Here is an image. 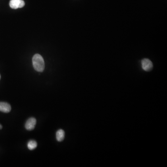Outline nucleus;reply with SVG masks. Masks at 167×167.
Here are the masks:
<instances>
[{
	"mask_svg": "<svg viewBox=\"0 0 167 167\" xmlns=\"http://www.w3.org/2000/svg\"><path fill=\"white\" fill-rule=\"evenodd\" d=\"M2 126H1V124H0V129H2Z\"/></svg>",
	"mask_w": 167,
	"mask_h": 167,
	"instance_id": "8",
	"label": "nucleus"
},
{
	"mask_svg": "<svg viewBox=\"0 0 167 167\" xmlns=\"http://www.w3.org/2000/svg\"><path fill=\"white\" fill-rule=\"evenodd\" d=\"M0 79H1V75H0Z\"/></svg>",
	"mask_w": 167,
	"mask_h": 167,
	"instance_id": "9",
	"label": "nucleus"
},
{
	"mask_svg": "<svg viewBox=\"0 0 167 167\" xmlns=\"http://www.w3.org/2000/svg\"><path fill=\"white\" fill-rule=\"evenodd\" d=\"M36 124V120L34 117H31L27 120L25 124V128L28 131L34 129Z\"/></svg>",
	"mask_w": 167,
	"mask_h": 167,
	"instance_id": "4",
	"label": "nucleus"
},
{
	"mask_svg": "<svg viewBox=\"0 0 167 167\" xmlns=\"http://www.w3.org/2000/svg\"><path fill=\"white\" fill-rule=\"evenodd\" d=\"M37 146V143L34 140H30L28 143V149L31 150H34Z\"/></svg>",
	"mask_w": 167,
	"mask_h": 167,
	"instance_id": "7",
	"label": "nucleus"
},
{
	"mask_svg": "<svg viewBox=\"0 0 167 167\" xmlns=\"http://www.w3.org/2000/svg\"><path fill=\"white\" fill-rule=\"evenodd\" d=\"M10 104L6 102H0V111L4 113H9L11 111Z\"/></svg>",
	"mask_w": 167,
	"mask_h": 167,
	"instance_id": "5",
	"label": "nucleus"
},
{
	"mask_svg": "<svg viewBox=\"0 0 167 167\" xmlns=\"http://www.w3.org/2000/svg\"><path fill=\"white\" fill-rule=\"evenodd\" d=\"M142 68L143 70L146 72H149L151 70L153 67V65L152 62L148 59H143L141 62Z\"/></svg>",
	"mask_w": 167,
	"mask_h": 167,
	"instance_id": "2",
	"label": "nucleus"
},
{
	"mask_svg": "<svg viewBox=\"0 0 167 167\" xmlns=\"http://www.w3.org/2000/svg\"><path fill=\"white\" fill-rule=\"evenodd\" d=\"M65 135V131H63V129H59L57 131L56 134V137L57 141H59V142H61V141H63V140L64 139Z\"/></svg>",
	"mask_w": 167,
	"mask_h": 167,
	"instance_id": "6",
	"label": "nucleus"
},
{
	"mask_svg": "<svg viewBox=\"0 0 167 167\" xmlns=\"http://www.w3.org/2000/svg\"><path fill=\"white\" fill-rule=\"evenodd\" d=\"M9 6L10 8L13 9L22 8L25 6V2L23 0H11Z\"/></svg>",
	"mask_w": 167,
	"mask_h": 167,
	"instance_id": "3",
	"label": "nucleus"
},
{
	"mask_svg": "<svg viewBox=\"0 0 167 167\" xmlns=\"http://www.w3.org/2000/svg\"><path fill=\"white\" fill-rule=\"evenodd\" d=\"M32 62L35 70L39 72H43L45 69V62L43 57L40 54H35L33 57Z\"/></svg>",
	"mask_w": 167,
	"mask_h": 167,
	"instance_id": "1",
	"label": "nucleus"
}]
</instances>
